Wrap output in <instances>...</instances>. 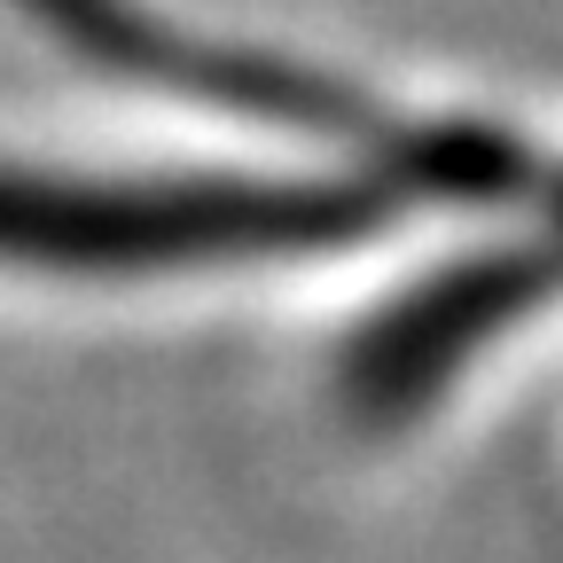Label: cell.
<instances>
[{
  "mask_svg": "<svg viewBox=\"0 0 563 563\" xmlns=\"http://www.w3.org/2000/svg\"><path fill=\"white\" fill-rule=\"evenodd\" d=\"M399 180H188V188H102V180H40L0 173V258L32 266H188L243 251H306L344 243L391 220Z\"/></svg>",
  "mask_w": 563,
  "mask_h": 563,
  "instance_id": "obj_1",
  "label": "cell"
},
{
  "mask_svg": "<svg viewBox=\"0 0 563 563\" xmlns=\"http://www.w3.org/2000/svg\"><path fill=\"white\" fill-rule=\"evenodd\" d=\"M548 290H563V188L548 196V220H540L532 243L422 282L407 306H391V321H376L352 344V361H344L352 407L368 422H391V415L422 407L477 344H493L509 321H525Z\"/></svg>",
  "mask_w": 563,
  "mask_h": 563,
  "instance_id": "obj_2",
  "label": "cell"
}]
</instances>
